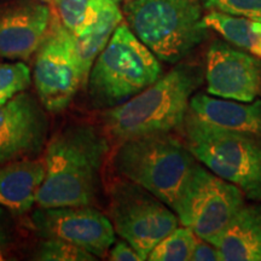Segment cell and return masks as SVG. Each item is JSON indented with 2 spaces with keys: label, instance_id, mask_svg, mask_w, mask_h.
<instances>
[{
  "label": "cell",
  "instance_id": "1",
  "mask_svg": "<svg viewBox=\"0 0 261 261\" xmlns=\"http://www.w3.org/2000/svg\"><path fill=\"white\" fill-rule=\"evenodd\" d=\"M108 151L107 137L92 125H73L55 135L46 148L38 207L92 204Z\"/></svg>",
  "mask_w": 261,
  "mask_h": 261
},
{
  "label": "cell",
  "instance_id": "2",
  "mask_svg": "<svg viewBox=\"0 0 261 261\" xmlns=\"http://www.w3.org/2000/svg\"><path fill=\"white\" fill-rule=\"evenodd\" d=\"M203 81L204 70L200 65H175L143 92L107 109L104 126L120 143L180 128L190 110L191 97Z\"/></svg>",
  "mask_w": 261,
  "mask_h": 261
},
{
  "label": "cell",
  "instance_id": "3",
  "mask_svg": "<svg viewBox=\"0 0 261 261\" xmlns=\"http://www.w3.org/2000/svg\"><path fill=\"white\" fill-rule=\"evenodd\" d=\"M127 25L160 61L178 63L208 38L201 0H128Z\"/></svg>",
  "mask_w": 261,
  "mask_h": 261
},
{
  "label": "cell",
  "instance_id": "4",
  "mask_svg": "<svg viewBox=\"0 0 261 261\" xmlns=\"http://www.w3.org/2000/svg\"><path fill=\"white\" fill-rule=\"evenodd\" d=\"M160 60L121 22L87 77L91 102L109 109L143 92L161 76Z\"/></svg>",
  "mask_w": 261,
  "mask_h": 261
},
{
  "label": "cell",
  "instance_id": "5",
  "mask_svg": "<svg viewBox=\"0 0 261 261\" xmlns=\"http://www.w3.org/2000/svg\"><path fill=\"white\" fill-rule=\"evenodd\" d=\"M197 160L185 143L169 133L121 142L113 158L114 169L174 208Z\"/></svg>",
  "mask_w": 261,
  "mask_h": 261
},
{
  "label": "cell",
  "instance_id": "6",
  "mask_svg": "<svg viewBox=\"0 0 261 261\" xmlns=\"http://www.w3.org/2000/svg\"><path fill=\"white\" fill-rule=\"evenodd\" d=\"M185 144L214 174L261 202V139L210 123L189 110L180 126Z\"/></svg>",
  "mask_w": 261,
  "mask_h": 261
},
{
  "label": "cell",
  "instance_id": "7",
  "mask_svg": "<svg viewBox=\"0 0 261 261\" xmlns=\"http://www.w3.org/2000/svg\"><path fill=\"white\" fill-rule=\"evenodd\" d=\"M109 219L115 233L135 248L142 260L179 226L172 208L129 180L116 181L110 188Z\"/></svg>",
  "mask_w": 261,
  "mask_h": 261
},
{
  "label": "cell",
  "instance_id": "8",
  "mask_svg": "<svg viewBox=\"0 0 261 261\" xmlns=\"http://www.w3.org/2000/svg\"><path fill=\"white\" fill-rule=\"evenodd\" d=\"M246 203L243 192L232 182L196 162L173 211L179 223L198 238L212 242Z\"/></svg>",
  "mask_w": 261,
  "mask_h": 261
},
{
  "label": "cell",
  "instance_id": "9",
  "mask_svg": "<svg viewBox=\"0 0 261 261\" xmlns=\"http://www.w3.org/2000/svg\"><path fill=\"white\" fill-rule=\"evenodd\" d=\"M35 90L44 109L62 113L87 83L74 34L52 18L50 32L39 47L33 70Z\"/></svg>",
  "mask_w": 261,
  "mask_h": 261
},
{
  "label": "cell",
  "instance_id": "10",
  "mask_svg": "<svg viewBox=\"0 0 261 261\" xmlns=\"http://www.w3.org/2000/svg\"><path fill=\"white\" fill-rule=\"evenodd\" d=\"M32 226L44 238H57L96 256L106 255L115 243L112 221L91 205L40 208L32 215Z\"/></svg>",
  "mask_w": 261,
  "mask_h": 261
},
{
  "label": "cell",
  "instance_id": "11",
  "mask_svg": "<svg viewBox=\"0 0 261 261\" xmlns=\"http://www.w3.org/2000/svg\"><path fill=\"white\" fill-rule=\"evenodd\" d=\"M204 81L211 96L252 102L261 94V60L228 41L214 40L207 52Z\"/></svg>",
  "mask_w": 261,
  "mask_h": 261
},
{
  "label": "cell",
  "instance_id": "12",
  "mask_svg": "<svg viewBox=\"0 0 261 261\" xmlns=\"http://www.w3.org/2000/svg\"><path fill=\"white\" fill-rule=\"evenodd\" d=\"M42 108L41 103L25 92L0 106V163L40 151L48 129Z\"/></svg>",
  "mask_w": 261,
  "mask_h": 261
},
{
  "label": "cell",
  "instance_id": "13",
  "mask_svg": "<svg viewBox=\"0 0 261 261\" xmlns=\"http://www.w3.org/2000/svg\"><path fill=\"white\" fill-rule=\"evenodd\" d=\"M51 9L45 4L23 3L0 12V56L25 60L39 50L52 23Z\"/></svg>",
  "mask_w": 261,
  "mask_h": 261
},
{
  "label": "cell",
  "instance_id": "14",
  "mask_svg": "<svg viewBox=\"0 0 261 261\" xmlns=\"http://www.w3.org/2000/svg\"><path fill=\"white\" fill-rule=\"evenodd\" d=\"M190 110L204 121L223 128L261 139V99L238 102L196 93L191 97Z\"/></svg>",
  "mask_w": 261,
  "mask_h": 261
},
{
  "label": "cell",
  "instance_id": "15",
  "mask_svg": "<svg viewBox=\"0 0 261 261\" xmlns=\"http://www.w3.org/2000/svg\"><path fill=\"white\" fill-rule=\"evenodd\" d=\"M211 243L221 261H261V202L244 203Z\"/></svg>",
  "mask_w": 261,
  "mask_h": 261
},
{
  "label": "cell",
  "instance_id": "16",
  "mask_svg": "<svg viewBox=\"0 0 261 261\" xmlns=\"http://www.w3.org/2000/svg\"><path fill=\"white\" fill-rule=\"evenodd\" d=\"M45 178V163L38 160H15L0 163V207L23 214L37 202Z\"/></svg>",
  "mask_w": 261,
  "mask_h": 261
},
{
  "label": "cell",
  "instance_id": "17",
  "mask_svg": "<svg viewBox=\"0 0 261 261\" xmlns=\"http://www.w3.org/2000/svg\"><path fill=\"white\" fill-rule=\"evenodd\" d=\"M122 19L123 15L115 0H97L96 18L79 35H74L81 67L87 77L98 55L107 46Z\"/></svg>",
  "mask_w": 261,
  "mask_h": 261
},
{
  "label": "cell",
  "instance_id": "18",
  "mask_svg": "<svg viewBox=\"0 0 261 261\" xmlns=\"http://www.w3.org/2000/svg\"><path fill=\"white\" fill-rule=\"evenodd\" d=\"M204 21L230 44L261 58V22L219 11H210Z\"/></svg>",
  "mask_w": 261,
  "mask_h": 261
},
{
  "label": "cell",
  "instance_id": "19",
  "mask_svg": "<svg viewBox=\"0 0 261 261\" xmlns=\"http://www.w3.org/2000/svg\"><path fill=\"white\" fill-rule=\"evenodd\" d=\"M197 236L187 226L177 227L156 244L149 254L150 261H191Z\"/></svg>",
  "mask_w": 261,
  "mask_h": 261
},
{
  "label": "cell",
  "instance_id": "20",
  "mask_svg": "<svg viewBox=\"0 0 261 261\" xmlns=\"http://www.w3.org/2000/svg\"><path fill=\"white\" fill-rule=\"evenodd\" d=\"M57 19L71 34L79 35L97 15V0H54Z\"/></svg>",
  "mask_w": 261,
  "mask_h": 261
},
{
  "label": "cell",
  "instance_id": "21",
  "mask_svg": "<svg viewBox=\"0 0 261 261\" xmlns=\"http://www.w3.org/2000/svg\"><path fill=\"white\" fill-rule=\"evenodd\" d=\"M32 83V71L22 62L0 63V106L24 92Z\"/></svg>",
  "mask_w": 261,
  "mask_h": 261
},
{
  "label": "cell",
  "instance_id": "22",
  "mask_svg": "<svg viewBox=\"0 0 261 261\" xmlns=\"http://www.w3.org/2000/svg\"><path fill=\"white\" fill-rule=\"evenodd\" d=\"M34 259L42 261H93L97 256L63 240L45 238L37 248Z\"/></svg>",
  "mask_w": 261,
  "mask_h": 261
},
{
  "label": "cell",
  "instance_id": "23",
  "mask_svg": "<svg viewBox=\"0 0 261 261\" xmlns=\"http://www.w3.org/2000/svg\"><path fill=\"white\" fill-rule=\"evenodd\" d=\"M203 9L261 22V0H201Z\"/></svg>",
  "mask_w": 261,
  "mask_h": 261
},
{
  "label": "cell",
  "instance_id": "24",
  "mask_svg": "<svg viewBox=\"0 0 261 261\" xmlns=\"http://www.w3.org/2000/svg\"><path fill=\"white\" fill-rule=\"evenodd\" d=\"M191 261H221V257L214 244L197 237L192 250Z\"/></svg>",
  "mask_w": 261,
  "mask_h": 261
},
{
  "label": "cell",
  "instance_id": "25",
  "mask_svg": "<svg viewBox=\"0 0 261 261\" xmlns=\"http://www.w3.org/2000/svg\"><path fill=\"white\" fill-rule=\"evenodd\" d=\"M108 259L112 261H143L135 248L125 240L113 244Z\"/></svg>",
  "mask_w": 261,
  "mask_h": 261
},
{
  "label": "cell",
  "instance_id": "26",
  "mask_svg": "<svg viewBox=\"0 0 261 261\" xmlns=\"http://www.w3.org/2000/svg\"><path fill=\"white\" fill-rule=\"evenodd\" d=\"M5 257H4V252H3V249H2V247H0V260H4Z\"/></svg>",
  "mask_w": 261,
  "mask_h": 261
},
{
  "label": "cell",
  "instance_id": "27",
  "mask_svg": "<svg viewBox=\"0 0 261 261\" xmlns=\"http://www.w3.org/2000/svg\"><path fill=\"white\" fill-rule=\"evenodd\" d=\"M39 2H44V3H48V2H54V0H39Z\"/></svg>",
  "mask_w": 261,
  "mask_h": 261
},
{
  "label": "cell",
  "instance_id": "28",
  "mask_svg": "<svg viewBox=\"0 0 261 261\" xmlns=\"http://www.w3.org/2000/svg\"><path fill=\"white\" fill-rule=\"evenodd\" d=\"M115 2H116V3H119V2H123V0H115Z\"/></svg>",
  "mask_w": 261,
  "mask_h": 261
}]
</instances>
